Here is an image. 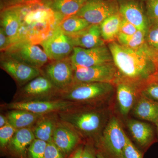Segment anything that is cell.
I'll return each mask as SVG.
<instances>
[{
	"mask_svg": "<svg viewBox=\"0 0 158 158\" xmlns=\"http://www.w3.org/2000/svg\"><path fill=\"white\" fill-rule=\"evenodd\" d=\"M156 129V132L157 139V142H158V122L155 125Z\"/></svg>",
	"mask_w": 158,
	"mask_h": 158,
	"instance_id": "obj_43",
	"label": "cell"
},
{
	"mask_svg": "<svg viewBox=\"0 0 158 158\" xmlns=\"http://www.w3.org/2000/svg\"><path fill=\"white\" fill-rule=\"evenodd\" d=\"M144 154L128 136L126 144L123 148V158H143Z\"/></svg>",
	"mask_w": 158,
	"mask_h": 158,
	"instance_id": "obj_32",
	"label": "cell"
},
{
	"mask_svg": "<svg viewBox=\"0 0 158 158\" xmlns=\"http://www.w3.org/2000/svg\"><path fill=\"white\" fill-rule=\"evenodd\" d=\"M69 36L77 47L89 49L105 45L99 25H90L84 31Z\"/></svg>",
	"mask_w": 158,
	"mask_h": 158,
	"instance_id": "obj_20",
	"label": "cell"
},
{
	"mask_svg": "<svg viewBox=\"0 0 158 158\" xmlns=\"http://www.w3.org/2000/svg\"><path fill=\"white\" fill-rule=\"evenodd\" d=\"M50 61H56L70 56L75 47L70 36L57 26L47 38L40 43Z\"/></svg>",
	"mask_w": 158,
	"mask_h": 158,
	"instance_id": "obj_12",
	"label": "cell"
},
{
	"mask_svg": "<svg viewBox=\"0 0 158 158\" xmlns=\"http://www.w3.org/2000/svg\"><path fill=\"white\" fill-rule=\"evenodd\" d=\"M12 7L17 11L20 21L19 41L27 40L39 44L60 23L56 14L42 0H34Z\"/></svg>",
	"mask_w": 158,
	"mask_h": 158,
	"instance_id": "obj_2",
	"label": "cell"
},
{
	"mask_svg": "<svg viewBox=\"0 0 158 158\" xmlns=\"http://www.w3.org/2000/svg\"><path fill=\"white\" fill-rule=\"evenodd\" d=\"M47 142L35 138L28 150L29 158H44Z\"/></svg>",
	"mask_w": 158,
	"mask_h": 158,
	"instance_id": "obj_30",
	"label": "cell"
},
{
	"mask_svg": "<svg viewBox=\"0 0 158 158\" xmlns=\"http://www.w3.org/2000/svg\"><path fill=\"white\" fill-rule=\"evenodd\" d=\"M81 158H98L97 151L93 141L86 140Z\"/></svg>",
	"mask_w": 158,
	"mask_h": 158,
	"instance_id": "obj_35",
	"label": "cell"
},
{
	"mask_svg": "<svg viewBox=\"0 0 158 158\" xmlns=\"http://www.w3.org/2000/svg\"><path fill=\"white\" fill-rule=\"evenodd\" d=\"M18 130L10 123L0 127V146L1 149L6 148Z\"/></svg>",
	"mask_w": 158,
	"mask_h": 158,
	"instance_id": "obj_31",
	"label": "cell"
},
{
	"mask_svg": "<svg viewBox=\"0 0 158 158\" xmlns=\"http://www.w3.org/2000/svg\"><path fill=\"white\" fill-rule=\"evenodd\" d=\"M115 85L111 83L91 82L73 84L61 91L59 99L80 106L112 105Z\"/></svg>",
	"mask_w": 158,
	"mask_h": 158,
	"instance_id": "obj_4",
	"label": "cell"
},
{
	"mask_svg": "<svg viewBox=\"0 0 158 158\" xmlns=\"http://www.w3.org/2000/svg\"><path fill=\"white\" fill-rule=\"evenodd\" d=\"M52 141L64 155L74 151L82 143V138L66 123L59 120L52 137Z\"/></svg>",
	"mask_w": 158,
	"mask_h": 158,
	"instance_id": "obj_17",
	"label": "cell"
},
{
	"mask_svg": "<svg viewBox=\"0 0 158 158\" xmlns=\"http://www.w3.org/2000/svg\"><path fill=\"white\" fill-rule=\"evenodd\" d=\"M64 154L52 141L47 143L44 158H64Z\"/></svg>",
	"mask_w": 158,
	"mask_h": 158,
	"instance_id": "obj_36",
	"label": "cell"
},
{
	"mask_svg": "<svg viewBox=\"0 0 158 158\" xmlns=\"http://www.w3.org/2000/svg\"><path fill=\"white\" fill-rule=\"evenodd\" d=\"M90 25V24L86 20L77 15L66 18L59 25L62 31L69 36L77 34Z\"/></svg>",
	"mask_w": 158,
	"mask_h": 158,
	"instance_id": "obj_27",
	"label": "cell"
},
{
	"mask_svg": "<svg viewBox=\"0 0 158 158\" xmlns=\"http://www.w3.org/2000/svg\"><path fill=\"white\" fill-rule=\"evenodd\" d=\"M32 1L34 0H1V9L3 10Z\"/></svg>",
	"mask_w": 158,
	"mask_h": 158,
	"instance_id": "obj_39",
	"label": "cell"
},
{
	"mask_svg": "<svg viewBox=\"0 0 158 158\" xmlns=\"http://www.w3.org/2000/svg\"><path fill=\"white\" fill-rule=\"evenodd\" d=\"M108 46L118 71L116 82H128L142 90L148 83L158 80L157 60L146 45L140 49H133L113 41Z\"/></svg>",
	"mask_w": 158,
	"mask_h": 158,
	"instance_id": "obj_1",
	"label": "cell"
},
{
	"mask_svg": "<svg viewBox=\"0 0 158 158\" xmlns=\"http://www.w3.org/2000/svg\"><path fill=\"white\" fill-rule=\"evenodd\" d=\"M60 92L47 77L40 74L22 87L15 102L54 99Z\"/></svg>",
	"mask_w": 158,
	"mask_h": 158,
	"instance_id": "obj_9",
	"label": "cell"
},
{
	"mask_svg": "<svg viewBox=\"0 0 158 158\" xmlns=\"http://www.w3.org/2000/svg\"><path fill=\"white\" fill-rule=\"evenodd\" d=\"M2 53L40 69L50 61L43 49L27 40L15 43Z\"/></svg>",
	"mask_w": 158,
	"mask_h": 158,
	"instance_id": "obj_6",
	"label": "cell"
},
{
	"mask_svg": "<svg viewBox=\"0 0 158 158\" xmlns=\"http://www.w3.org/2000/svg\"><path fill=\"white\" fill-rule=\"evenodd\" d=\"M122 19L118 12L109 16L99 25L102 37L105 41L112 42L117 38Z\"/></svg>",
	"mask_w": 158,
	"mask_h": 158,
	"instance_id": "obj_26",
	"label": "cell"
},
{
	"mask_svg": "<svg viewBox=\"0 0 158 158\" xmlns=\"http://www.w3.org/2000/svg\"><path fill=\"white\" fill-rule=\"evenodd\" d=\"M40 72L60 92L73 85L74 68L69 57L50 61L40 69Z\"/></svg>",
	"mask_w": 158,
	"mask_h": 158,
	"instance_id": "obj_8",
	"label": "cell"
},
{
	"mask_svg": "<svg viewBox=\"0 0 158 158\" xmlns=\"http://www.w3.org/2000/svg\"><path fill=\"white\" fill-rule=\"evenodd\" d=\"M9 123L8 118L4 115L1 114L0 115V127H2L4 126Z\"/></svg>",
	"mask_w": 158,
	"mask_h": 158,
	"instance_id": "obj_41",
	"label": "cell"
},
{
	"mask_svg": "<svg viewBox=\"0 0 158 158\" xmlns=\"http://www.w3.org/2000/svg\"><path fill=\"white\" fill-rule=\"evenodd\" d=\"M11 45L9 38L6 35L4 30L0 27V50L1 52L6 51Z\"/></svg>",
	"mask_w": 158,
	"mask_h": 158,
	"instance_id": "obj_38",
	"label": "cell"
},
{
	"mask_svg": "<svg viewBox=\"0 0 158 158\" xmlns=\"http://www.w3.org/2000/svg\"><path fill=\"white\" fill-rule=\"evenodd\" d=\"M146 14L148 23H158V0H146Z\"/></svg>",
	"mask_w": 158,
	"mask_h": 158,
	"instance_id": "obj_33",
	"label": "cell"
},
{
	"mask_svg": "<svg viewBox=\"0 0 158 158\" xmlns=\"http://www.w3.org/2000/svg\"><path fill=\"white\" fill-rule=\"evenodd\" d=\"M115 85L118 111L121 117L125 119L141 95L142 89L135 85L123 81H118Z\"/></svg>",
	"mask_w": 158,
	"mask_h": 158,
	"instance_id": "obj_16",
	"label": "cell"
},
{
	"mask_svg": "<svg viewBox=\"0 0 158 158\" xmlns=\"http://www.w3.org/2000/svg\"><path fill=\"white\" fill-rule=\"evenodd\" d=\"M126 124L131 133L133 142L144 154L153 144L157 142L155 128L146 122L128 117Z\"/></svg>",
	"mask_w": 158,
	"mask_h": 158,
	"instance_id": "obj_14",
	"label": "cell"
},
{
	"mask_svg": "<svg viewBox=\"0 0 158 158\" xmlns=\"http://www.w3.org/2000/svg\"><path fill=\"white\" fill-rule=\"evenodd\" d=\"M145 43L148 48L156 57L158 58V23H148L146 32Z\"/></svg>",
	"mask_w": 158,
	"mask_h": 158,
	"instance_id": "obj_29",
	"label": "cell"
},
{
	"mask_svg": "<svg viewBox=\"0 0 158 158\" xmlns=\"http://www.w3.org/2000/svg\"><path fill=\"white\" fill-rule=\"evenodd\" d=\"M118 12L123 18L136 26L138 30L147 31L148 21L138 0H118Z\"/></svg>",
	"mask_w": 158,
	"mask_h": 158,
	"instance_id": "obj_18",
	"label": "cell"
},
{
	"mask_svg": "<svg viewBox=\"0 0 158 158\" xmlns=\"http://www.w3.org/2000/svg\"><path fill=\"white\" fill-rule=\"evenodd\" d=\"M1 27L9 38L11 45L19 40L20 21L17 11L13 8L3 9L1 13Z\"/></svg>",
	"mask_w": 158,
	"mask_h": 158,
	"instance_id": "obj_22",
	"label": "cell"
},
{
	"mask_svg": "<svg viewBox=\"0 0 158 158\" xmlns=\"http://www.w3.org/2000/svg\"><path fill=\"white\" fill-rule=\"evenodd\" d=\"M157 64H158V61H157Z\"/></svg>",
	"mask_w": 158,
	"mask_h": 158,
	"instance_id": "obj_44",
	"label": "cell"
},
{
	"mask_svg": "<svg viewBox=\"0 0 158 158\" xmlns=\"http://www.w3.org/2000/svg\"><path fill=\"white\" fill-rule=\"evenodd\" d=\"M118 12V3L115 0H87L77 16L90 25H100L109 16Z\"/></svg>",
	"mask_w": 158,
	"mask_h": 158,
	"instance_id": "obj_13",
	"label": "cell"
},
{
	"mask_svg": "<svg viewBox=\"0 0 158 158\" xmlns=\"http://www.w3.org/2000/svg\"><path fill=\"white\" fill-rule=\"evenodd\" d=\"M131 113L136 118L155 125L158 122V103L141 93Z\"/></svg>",
	"mask_w": 158,
	"mask_h": 158,
	"instance_id": "obj_21",
	"label": "cell"
},
{
	"mask_svg": "<svg viewBox=\"0 0 158 158\" xmlns=\"http://www.w3.org/2000/svg\"><path fill=\"white\" fill-rule=\"evenodd\" d=\"M69 58L74 69L87 68L113 62L112 54L106 45L89 49L75 47Z\"/></svg>",
	"mask_w": 158,
	"mask_h": 158,
	"instance_id": "obj_11",
	"label": "cell"
},
{
	"mask_svg": "<svg viewBox=\"0 0 158 158\" xmlns=\"http://www.w3.org/2000/svg\"><path fill=\"white\" fill-rule=\"evenodd\" d=\"M141 94L158 103V80L148 83L141 90Z\"/></svg>",
	"mask_w": 158,
	"mask_h": 158,
	"instance_id": "obj_34",
	"label": "cell"
},
{
	"mask_svg": "<svg viewBox=\"0 0 158 158\" xmlns=\"http://www.w3.org/2000/svg\"><path fill=\"white\" fill-rule=\"evenodd\" d=\"M35 139L32 128L18 130L6 147L8 152L17 158H27L29 148Z\"/></svg>",
	"mask_w": 158,
	"mask_h": 158,
	"instance_id": "obj_19",
	"label": "cell"
},
{
	"mask_svg": "<svg viewBox=\"0 0 158 158\" xmlns=\"http://www.w3.org/2000/svg\"><path fill=\"white\" fill-rule=\"evenodd\" d=\"M84 143L82 144L73 152L70 158H81V155L83 151Z\"/></svg>",
	"mask_w": 158,
	"mask_h": 158,
	"instance_id": "obj_40",
	"label": "cell"
},
{
	"mask_svg": "<svg viewBox=\"0 0 158 158\" xmlns=\"http://www.w3.org/2000/svg\"><path fill=\"white\" fill-rule=\"evenodd\" d=\"M59 120L54 113L44 115L32 127L35 138L51 142Z\"/></svg>",
	"mask_w": 158,
	"mask_h": 158,
	"instance_id": "obj_24",
	"label": "cell"
},
{
	"mask_svg": "<svg viewBox=\"0 0 158 158\" xmlns=\"http://www.w3.org/2000/svg\"><path fill=\"white\" fill-rule=\"evenodd\" d=\"M78 106L75 103L61 99L14 102L5 105L7 109L11 110H26L40 115L59 113Z\"/></svg>",
	"mask_w": 158,
	"mask_h": 158,
	"instance_id": "obj_7",
	"label": "cell"
},
{
	"mask_svg": "<svg viewBox=\"0 0 158 158\" xmlns=\"http://www.w3.org/2000/svg\"><path fill=\"white\" fill-rule=\"evenodd\" d=\"M114 113L113 105L78 106L58 113L60 119L76 130L82 138L97 141Z\"/></svg>",
	"mask_w": 158,
	"mask_h": 158,
	"instance_id": "obj_3",
	"label": "cell"
},
{
	"mask_svg": "<svg viewBox=\"0 0 158 158\" xmlns=\"http://www.w3.org/2000/svg\"><path fill=\"white\" fill-rule=\"evenodd\" d=\"M138 30L136 26L123 18L120 26V33L126 35H131L136 33Z\"/></svg>",
	"mask_w": 158,
	"mask_h": 158,
	"instance_id": "obj_37",
	"label": "cell"
},
{
	"mask_svg": "<svg viewBox=\"0 0 158 158\" xmlns=\"http://www.w3.org/2000/svg\"><path fill=\"white\" fill-rule=\"evenodd\" d=\"M127 138L121 121L114 113L94 144L97 151L106 158H123Z\"/></svg>",
	"mask_w": 158,
	"mask_h": 158,
	"instance_id": "obj_5",
	"label": "cell"
},
{
	"mask_svg": "<svg viewBox=\"0 0 158 158\" xmlns=\"http://www.w3.org/2000/svg\"><path fill=\"white\" fill-rule=\"evenodd\" d=\"M118 79V71L113 62L87 68L74 69L73 84L101 82L115 85Z\"/></svg>",
	"mask_w": 158,
	"mask_h": 158,
	"instance_id": "obj_10",
	"label": "cell"
},
{
	"mask_svg": "<svg viewBox=\"0 0 158 158\" xmlns=\"http://www.w3.org/2000/svg\"><path fill=\"white\" fill-rule=\"evenodd\" d=\"M1 67L19 86L25 85L41 74L40 69L18 61L2 54Z\"/></svg>",
	"mask_w": 158,
	"mask_h": 158,
	"instance_id": "obj_15",
	"label": "cell"
},
{
	"mask_svg": "<svg viewBox=\"0 0 158 158\" xmlns=\"http://www.w3.org/2000/svg\"><path fill=\"white\" fill-rule=\"evenodd\" d=\"M44 115L35 114L26 110H11L6 117L9 123L17 130L32 127Z\"/></svg>",
	"mask_w": 158,
	"mask_h": 158,
	"instance_id": "obj_25",
	"label": "cell"
},
{
	"mask_svg": "<svg viewBox=\"0 0 158 158\" xmlns=\"http://www.w3.org/2000/svg\"><path fill=\"white\" fill-rule=\"evenodd\" d=\"M147 31L138 30L136 33L131 35L119 33L117 38L118 42L121 45L128 48L140 49L146 45L145 39Z\"/></svg>",
	"mask_w": 158,
	"mask_h": 158,
	"instance_id": "obj_28",
	"label": "cell"
},
{
	"mask_svg": "<svg viewBox=\"0 0 158 158\" xmlns=\"http://www.w3.org/2000/svg\"><path fill=\"white\" fill-rule=\"evenodd\" d=\"M87 0H45L47 5L56 14L60 22L76 15Z\"/></svg>",
	"mask_w": 158,
	"mask_h": 158,
	"instance_id": "obj_23",
	"label": "cell"
},
{
	"mask_svg": "<svg viewBox=\"0 0 158 158\" xmlns=\"http://www.w3.org/2000/svg\"><path fill=\"white\" fill-rule=\"evenodd\" d=\"M97 157L98 158H106L102 153L98 151H97Z\"/></svg>",
	"mask_w": 158,
	"mask_h": 158,
	"instance_id": "obj_42",
	"label": "cell"
}]
</instances>
